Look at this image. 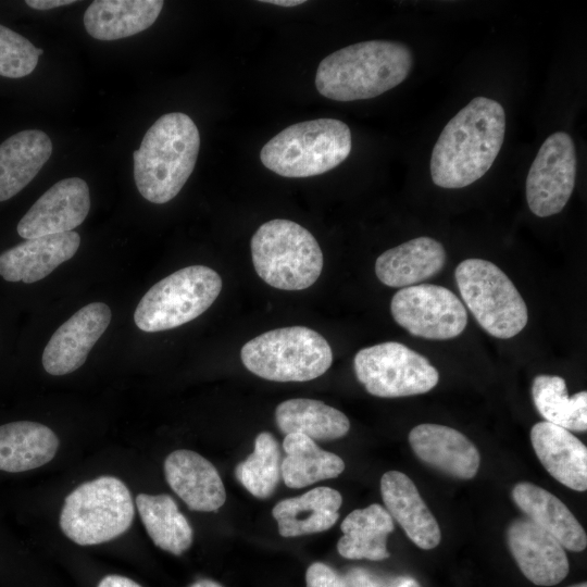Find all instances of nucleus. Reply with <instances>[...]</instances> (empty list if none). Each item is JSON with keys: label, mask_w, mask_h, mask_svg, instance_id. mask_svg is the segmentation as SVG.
Listing matches in <instances>:
<instances>
[{"label": "nucleus", "mask_w": 587, "mask_h": 587, "mask_svg": "<svg viewBox=\"0 0 587 587\" xmlns=\"http://www.w3.org/2000/svg\"><path fill=\"white\" fill-rule=\"evenodd\" d=\"M52 153L49 136L39 129L18 132L0 145V202L26 187Z\"/></svg>", "instance_id": "nucleus-23"}, {"label": "nucleus", "mask_w": 587, "mask_h": 587, "mask_svg": "<svg viewBox=\"0 0 587 587\" xmlns=\"http://www.w3.org/2000/svg\"><path fill=\"white\" fill-rule=\"evenodd\" d=\"M280 450L268 432L260 433L253 452L235 467L237 480L255 498L266 499L275 491L280 474Z\"/></svg>", "instance_id": "nucleus-32"}, {"label": "nucleus", "mask_w": 587, "mask_h": 587, "mask_svg": "<svg viewBox=\"0 0 587 587\" xmlns=\"http://www.w3.org/2000/svg\"><path fill=\"white\" fill-rule=\"evenodd\" d=\"M569 587H587V584L584 582V583H578V584H575V585H571Z\"/></svg>", "instance_id": "nucleus-39"}, {"label": "nucleus", "mask_w": 587, "mask_h": 587, "mask_svg": "<svg viewBox=\"0 0 587 587\" xmlns=\"http://www.w3.org/2000/svg\"><path fill=\"white\" fill-rule=\"evenodd\" d=\"M400 587H412L409 583L404 582Z\"/></svg>", "instance_id": "nucleus-40"}, {"label": "nucleus", "mask_w": 587, "mask_h": 587, "mask_svg": "<svg viewBox=\"0 0 587 587\" xmlns=\"http://www.w3.org/2000/svg\"><path fill=\"white\" fill-rule=\"evenodd\" d=\"M163 4L162 0H95L85 11L83 22L95 39H122L149 28Z\"/></svg>", "instance_id": "nucleus-25"}, {"label": "nucleus", "mask_w": 587, "mask_h": 587, "mask_svg": "<svg viewBox=\"0 0 587 587\" xmlns=\"http://www.w3.org/2000/svg\"><path fill=\"white\" fill-rule=\"evenodd\" d=\"M380 492L387 512L419 548L429 550L439 545L440 527L408 475L386 472L380 478Z\"/></svg>", "instance_id": "nucleus-19"}, {"label": "nucleus", "mask_w": 587, "mask_h": 587, "mask_svg": "<svg viewBox=\"0 0 587 587\" xmlns=\"http://www.w3.org/2000/svg\"><path fill=\"white\" fill-rule=\"evenodd\" d=\"M307 587H347L344 578L329 565L314 562L305 572Z\"/></svg>", "instance_id": "nucleus-34"}, {"label": "nucleus", "mask_w": 587, "mask_h": 587, "mask_svg": "<svg viewBox=\"0 0 587 587\" xmlns=\"http://www.w3.org/2000/svg\"><path fill=\"white\" fill-rule=\"evenodd\" d=\"M189 587H223L215 580L203 578L192 583Z\"/></svg>", "instance_id": "nucleus-38"}, {"label": "nucleus", "mask_w": 587, "mask_h": 587, "mask_svg": "<svg viewBox=\"0 0 587 587\" xmlns=\"http://www.w3.org/2000/svg\"><path fill=\"white\" fill-rule=\"evenodd\" d=\"M444 246L430 237H417L383 252L375 262L377 278L386 286L404 288L441 271Z\"/></svg>", "instance_id": "nucleus-21"}, {"label": "nucleus", "mask_w": 587, "mask_h": 587, "mask_svg": "<svg viewBox=\"0 0 587 587\" xmlns=\"http://www.w3.org/2000/svg\"><path fill=\"white\" fill-rule=\"evenodd\" d=\"M221 289L222 279L211 267L191 265L180 268L143 295L134 313L135 324L148 333L178 327L207 311Z\"/></svg>", "instance_id": "nucleus-8"}, {"label": "nucleus", "mask_w": 587, "mask_h": 587, "mask_svg": "<svg viewBox=\"0 0 587 587\" xmlns=\"http://www.w3.org/2000/svg\"><path fill=\"white\" fill-rule=\"evenodd\" d=\"M412 66V51L403 42L361 41L325 57L317 66L315 86L330 100L371 99L400 85Z\"/></svg>", "instance_id": "nucleus-2"}, {"label": "nucleus", "mask_w": 587, "mask_h": 587, "mask_svg": "<svg viewBox=\"0 0 587 587\" xmlns=\"http://www.w3.org/2000/svg\"><path fill=\"white\" fill-rule=\"evenodd\" d=\"M454 276L463 301L488 334L508 339L526 326V303L496 264L484 259H466L457 266Z\"/></svg>", "instance_id": "nucleus-9"}, {"label": "nucleus", "mask_w": 587, "mask_h": 587, "mask_svg": "<svg viewBox=\"0 0 587 587\" xmlns=\"http://www.w3.org/2000/svg\"><path fill=\"white\" fill-rule=\"evenodd\" d=\"M510 552L524 576L538 586L561 583L569 573L563 546L529 519H517L507 528Z\"/></svg>", "instance_id": "nucleus-15"}, {"label": "nucleus", "mask_w": 587, "mask_h": 587, "mask_svg": "<svg viewBox=\"0 0 587 587\" xmlns=\"http://www.w3.org/2000/svg\"><path fill=\"white\" fill-rule=\"evenodd\" d=\"M342 497L330 487H315L305 494L277 502L272 514L283 537H297L329 529L339 517Z\"/></svg>", "instance_id": "nucleus-24"}, {"label": "nucleus", "mask_w": 587, "mask_h": 587, "mask_svg": "<svg viewBox=\"0 0 587 587\" xmlns=\"http://www.w3.org/2000/svg\"><path fill=\"white\" fill-rule=\"evenodd\" d=\"M42 49L27 38L0 24V76L21 78L37 66Z\"/></svg>", "instance_id": "nucleus-33"}, {"label": "nucleus", "mask_w": 587, "mask_h": 587, "mask_svg": "<svg viewBox=\"0 0 587 587\" xmlns=\"http://www.w3.org/2000/svg\"><path fill=\"white\" fill-rule=\"evenodd\" d=\"M25 3L35 10H50L76 3L74 0H27Z\"/></svg>", "instance_id": "nucleus-36"}, {"label": "nucleus", "mask_w": 587, "mask_h": 587, "mask_svg": "<svg viewBox=\"0 0 587 587\" xmlns=\"http://www.w3.org/2000/svg\"><path fill=\"white\" fill-rule=\"evenodd\" d=\"M199 148L200 135L191 117L182 112L160 116L133 153L140 195L155 204L175 198L195 168Z\"/></svg>", "instance_id": "nucleus-3"}, {"label": "nucleus", "mask_w": 587, "mask_h": 587, "mask_svg": "<svg viewBox=\"0 0 587 587\" xmlns=\"http://www.w3.org/2000/svg\"><path fill=\"white\" fill-rule=\"evenodd\" d=\"M512 499L529 520L550 533L564 549L573 552L585 550V529L553 494L533 483L522 482L513 487Z\"/></svg>", "instance_id": "nucleus-22"}, {"label": "nucleus", "mask_w": 587, "mask_h": 587, "mask_svg": "<svg viewBox=\"0 0 587 587\" xmlns=\"http://www.w3.org/2000/svg\"><path fill=\"white\" fill-rule=\"evenodd\" d=\"M505 134L503 107L476 97L444 127L432 151L429 171L435 185L463 188L482 178L498 157Z\"/></svg>", "instance_id": "nucleus-1"}, {"label": "nucleus", "mask_w": 587, "mask_h": 587, "mask_svg": "<svg viewBox=\"0 0 587 587\" xmlns=\"http://www.w3.org/2000/svg\"><path fill=\"white\" fill-rule=\"evenodd\" d=\"M409 444L421 461L450 476L471 479L478 472L480 455L477 448L454 428L420 424L409 433Z\"/></svg>", "instance_id": "nucleus-16"}, {"label": "nucleus", "mask_w": 587, "mask_h": 587, "mask_svg": "<svg viewBox=\"0 0 587 587\" xmlns=\"http://www.w3.org/2000/svg\"><path fill=\"white\" fill-rule=\"evenodd\" d=\"M136 507L153 544L160 549L179 555L192 544V528L168 495L139 494Z\"/></svg>", "instance_id": "nucleus-30"}, {"label": "nucleus", "mask_w": 587, "mask_h": 587, "mask_svg": "<svg viewBox=\"0 0 587 587\" xmlns=\"http://www.w3.org/2000/svg\"><path fill=\"white\" fill-rule=\"evenodd\" d=\"M59 439L48 426L29 421L0 426V471L17 473L37 469L50 462L57 453Z\"/></svg>", "instance_id": "nucleus-26"}, {"label": "nucleus", "mask_w": 587, "mask_h": 587, "mask_svg": "<svg viewBox=\"0 0 587 587\" xmlns=\"http://www.w3.org/2000/svg\"><path fill=\"white\" fill-rule=\"evenodd\" d=\"M79 245L73 230L26 239L0 253V275L12 283L38 282L73 258Z\"/></svg>", "instance_id": "nucleus-18"}, {"label": "nucleus", "mask_w": 587, "mask_h": 587, "mask_svg": "<svg viewBox=\"0 0 587 587\" xmlns=\"http://www.w3.org/2000/svg\"><path fill=\"white\" fill-rule=\"evenodd\" d=\"M532 396L537 411L547 422L567 430L586 432V390L569 397L562 377L541 374L534 378Z\"/></svg>", "instance_id": "nucleus-31"}, {"label": "nucleus", "mask_w": 587, "mask_h": 587, "mask_svg": "<svg viewBox=\"0 0 587 587\" xmlns=\"http://www.w3.org/2000/svg\"><path fill=\"white\" fill-rule=\"evenodd\" d=\"M349 126L337 118H316L292 124L271 138L260 160L270 171L288 178L324 174L351 152Z\"/></svg>", "instance_id": "nucleus-4"}, {"label": "nucleus", "mask_w": 587, "mask_h": 587, "mask_svg": "<svg viewBox=\"0 0 587 587\" xmlns=\"http://www.w3.org/2000/svg\"><path fill=\"white\" fill-rule=\"evenodd\" d=\"M164 474L172 490L190 510L212 512L226 500V491L215 466L191 450H175L164 461Z\"/></svg>", "instance_id": "nucleus-17"}, {"label": "nucleus", "mask_w": 587, "mask_h": 587, "mask_svg": "<svg viewBox=\"0 0 587 587\" xmlns=\"http://www.w3.org/2000/svg\"><path fill=\"white\" fill-rule=\"evenodd\" d=\"M252 263L259 277L282 290L312 286L323 268V253L314 236L289 220L263 223L250 242Z\"/></svg>", "instance_id": "nucleus-5"}, {"label": "nucleus", "mask_w": 587, "mask_h": 587, "mask_svg": "<svg viewBox=\"0 0 587 587\" xmlns=\"http://www.w3.org/2000/svg\"><path fill=\"white\" fill-rule=\"evenodd\" d=\"M262 2L289 8V7H296V5L302 4L305 1L303 0H266Z\"/></svg>", "instance_id": "nucleus-37"}, {"label": "nucleus", "mask_w": 587, "mask_h": 587, "mask_svg": "<svg viewBox=\"0 0 587 587\" xmlns=\"http://www.w3.org/2000/svg\"><path fill=\"white\" fill-rule=\"evenodd\" d=\"M240 358L248 371L273 382H308L332 365L327 340L305 326L263 333L243 345Z\"/></svg>", "instance_id": "nucleus-6"}, {"label": "nucleus", "mask_w": 587, "mask_h": 587, "mask_svg": "<svg viewBox=\"0 0 587 587\" xmlns=\"http://www.w3.org/2000/svg\"><path fill=\"white\" fill-rule=\"evenodd\" d=\"M353 366L366 391L382 398L425 394L439 379L438 371L425 357L396 341L359 350Z\"/></svg>", "instance_id": "nucleus-10"}, {"label": "nucleus", "mask_w": 587, "mask_h": 587, "mask_svg": "<svg viewBox=\"0 0 587 587\" xmlns=\"http://www.w3.org/2000/svg\"><path fill=\"white\" fill-rule=\"evenodd\" d=\"M337 550L346 559L380 561L389 558L387 537L394 532V520L377 503L350 512L340 525Z\"/></svg>", "instance_id": "nucleus-27"}, {"label": "nucleus", "mask_w": 587, "mask_h": 587, "mask_svg": "<svg viewBox=\"0 0 587 587\" xmlns=\"http://www.w3.org/2000/svg\"><path fill=\"white\" fill-rule=\"evenodd\" d=\"M98 587H141L130 578L121 575H108L103 577Z\"/></svg>", "instance_id": "nucleus-35"}, {"label": "nucleus", "mask_w": 587, "mask_h": 587, "mask_svg": "<svg viewBox=\"0 0 587 587\" xmlns=\"http://www.w3.org/2000/svg\"><path fill=\"white\" fill-rule=\"evenodd\" d=\"M111 310L103 302H92L72 315L51 336L42 353L47 373L65 375L79 369L111 322Z\"/></svg>", "instance_id": "nucleus-14"}, {"label": "nucleus", "mask_w": 587, "mask_h": 587, "mask_svg": "<svg viewBox=\"0 0 587 587\" xmlns=\"http://www.w3.org/2000/svg\"><path fill=\"white\" fill-rule=\"evenodd\" d=\"M390 312L411 335L433 340L454 338L467 324V312L461 300L438 285L401 288L391 299Z\"/></svg>", "instance_id": "nucleus-11"}, {"label": "nucleus", "mask_w": 587, "mask_h": 587, "mask_svg": "<svg viewBox=\"0 0 587 587\" xmlns=\"http://www.w3.org/2000/svg\"><path fill=\"white\" fill-rule=\"evenodd\" d=\"M134 519V502L126 485L100 476L74 489L60 514L64 535L80 546L98 545L125 533Z\"/></svg>", "instance_id": "nucleus-7"}, {"label": "nucleus", "mask_w": 587, "mask_h": 587, "mask_svg": "<svg viewBox=\"0 0 587 587\" xmlns=\"http://www.w3.org/2000/svg\"><path fill=\"white\" fill-rule=\"evenodd\" d=\"M280 474L289 488H303L320 480L335 478L345 470L344 460L320 448L310 437L292 433L285 436Z\"/></svg>", "instance_id": "nucleus-28"}, {"label": "nucleus", "mask_w": 587, "mask_h": 587, "mask_svg": "<svg viewBox=\"0 0 587 587\" xmlns=\"http://www.w3.org/2000/svg\"><path fill=\"white\" fill-rule=\"evenodd\" d=\"M534 451L546 471L562 485L587 489V448L570 430L547 421L530 429Z\"/></svg>", "instance_id": "nucleus-20"}, {"label": "nucleus", "mask_w": 587, "mask_h": 587, "mask_svg": "<svg viewBox=\"0 0 587 587\" xmlns=\"http://www.w3.org/2000/svg\"><path fill=\"white\" fill-rule=\"evenodd\" d=\"M90 210L87 183L79 177L64 178L50 187L21 218L16 230L24 239L72 232Z\"/></svg>", "instance_id": "nucleus-13"}, {"label": "nucleus", "mask_w": 587, "mask_h": 587, "mask_svg": "<svg viewBox=\"0 0 587 587\" xmlns=\"http://www.w3.org/2000/svg\"><path fill=\"white\" fill-rule=\"evenodd\" d=\"M275 421L285 435L299 433L316 440L338 439L350 429V422L341 411L308 398L280 402L275 410Z\"/></svg>", "instance_id": "nucleus-29"}, {"label": "nucleus", "mask_w": 587, "mask_h": 587, "mask_svg": "<svg viewBox=\"0 0 587 587\" xmlns=\"http://www.w3.org/2000/svg\"><path fill=\"white\" fill-rule=\"evenodd\" d=\"M576 152L565 132L548 136L539 148L526 177L525 191L529 210L539 217L563 210L575 186Z\"/></svg>", "instance_id": "nucleus-12"}]
</instances>
